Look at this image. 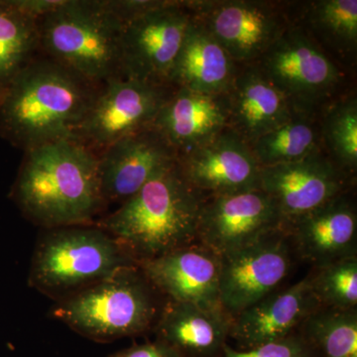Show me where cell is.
Segmentation results:
<instances>
[{"instance_id": "1", "label": "cell", "mask_w": 357, "mask_h": 357, "mask_svg": "<svg viewBox=\"0 0 357 357\" xmlns=\"http://www.w3.org/2000/svg\"><path fill=\"white\" fill-rule=\"evenodd\" d=\"M11 196L47 229L84 225L102 208L98 154L72 138L24 152Z\"/></svg>"}, {"instance_id": "2", "label": "cell", "mask_w": 357, "mask_h": 357, "mask_svg": "<svg viewBox=\"0 0 357 357\" xmlns=\"http://www.w3.org/2000/svg\"><path fill=\"white\" fill-rule=\"evenodd\" d=\"M100 86L46 56L35 57L6 89L0 137L24 152L72 138Z\"/></svg>"}, {"instance_id": "3", "label": "cell", "mask_w": 357, "mask_h": 357, "mask_svg": "<svg viewBox=\"0 0 357 357\" xmlns=\"http://www.w3.org/2000/svg\"><path fill=\"white\" fill-rule=\"evenodd\" d=\"M204 196L177 163L151 178L100 223L139 263L197 243Z\"/></svg>"}, {"instance_id": "4", "label": "cell", "mask_w": 357, "mask_h": 357, "mask_svg": "<svg viewBox=\"0 0 357 357\" xmlns=\"http://www.w3.org/2000/svg\"><path fill=\"white\" fill-rule=\"evenodd\" d=\"M124 22L107 0H63L38 20L39 50L96 86L121 75Z\"/></svg>"}, {"instance_id": "5", "label": "cell", "mask_w": 357, "mask_h": 357, "mask_svg": "<svg viewBox=\"0 0 357 357\" xmlns=\"http://www.w3.org/2000/svg\"><path fill=\"white\" fill-rule=\"evenodd\" d=\"M139 265L64 298L56 319L96 342H112L153 330L163 305Z\"/></svg>"}, {"instance_id": "6", "label": "cell", "mask_w": 357, "mask_h": 357, "mask_svg": "<svg viewBox=\"0 0 357 357\" xmlns=\"http://www.w3.org/2000/svg\"><path fill=\"white\" fill-rule=\"evenodd\" d=\"M134 266L137 261L100 227H58L37 244L29 282L41 292L66 298Z\"/></svg>"}, {"instance_id": "7", "label": "cell", "mask_w": 357, "mask_h": 357, "mask_svg": "<svg viewBox=\"0 0 357 357\" xmlns=\"http://www.w3.org/2000/svg\"><path fill=\"white\" fill-rule=\"evenodd\" d=\"M255 65L300 114L319 116L330 103L356 89V76L293 23Z\"/></svg>"}, {"instance_id": "8", "label": "cell", "mask_w": 357, "mask_h": 357, "mask_svg": "<svg viewBox=\"0 0 357 357\" xmlns=\"http://www.w3.org/2000/svg\"><path fill=\"white\" fill-rule=\"evenodd\" d=\"M174 89L169 84L112 77L98 89L72 139L100 154L121 138L152 126Z\"/></svg>"}, {"instance_id": "9", "label": "cell", "mask_w": 357, "mask_h": 357, "mask_svg": "<svg viewBox=\"0 0 357 357\" xmlns=\"http://www.w3.org/2000/svg\"><path fill=\"white\" fill-rule=\"evenodd\" d=\"M188 6L237 65L255 64L291 24L288 1L188 0Z\"/></svg>"}, {"instance_id": "10", "label": "cell", "mask_w": 357, "mask_h": 357, "mask_svg": "<svg viewBox=\"0 0 357 357\" xmlns=\"http://www.w3.org/2000/svg\"><path fill=\"white\" fill-rule=\"evenodd\" d=\"M192 15L188 0H162L158 6L126 21L121 38V77L170 86Z\"/></svg>"}, {"instance_id": "11", "label": "cell", "mask_w": 357, "mask_h": 357, "mask_svg": "<svg viewBox=\"0 0 357 357\" xmlns=\"http://www.w3.org/2000/svg\"><path fill=\"white\" fill-rule=\"evenodd\" d=\"M284 227L222 257L220 305L232 317L280 288L294 265Z\"/></svg>"}, {"instance_id": "12", "label": "cell", "mask_w": 357, "mask_h": 357, "mask_svg": "<svg viewBox=\"0 0 357 357\" xmlns=\"http://www.w3.org/2000/svg\"><path fill=\"white\" fill-rule=\"evenodd\" d=\"M276 204L260 189L208 197L199 213L197 241L220 257L281 229Z\"/></svg>"}, {"instance_id": "13", "label": "cell", "mask_w": 357, "mask_h": 357, "mask_svg": "<svg viewBox=\"0 0 357 357\" xmlns=\"http://www.w3.org/2000/svg\"><path fill=\"white\" fill-rule=\"evenodd\" d=\"M354 188L356 178L340 170L324 150L291 163L260 168L259 189L276 204L284 223Z\"/></svg>"}, {"instance_id": "14", "label": "cell", "mask_w": 357, "mask_h": 357, "mask_svg": "<svg viewBox=\"0 0 357 357\" xmlns=\"http://www.w3.org/2000/svg\"><path fill=\"white\" fill-rule=\"evenodd\" d=\"M177 151L153 126L121 138L98 154L103 201L126 202L175 165Z\"/></svg>"}, {"instance_id": "15", "label": "cell", "mask_w": 357, "mask_h": 357, "mask_svg": "<svg viewBox=\"0 0 357 357\" xmlns=\"http://www.w3.org/2000/svg\"><path fill=\"white\" fill-rule=\"evenodd\" d=\"M178 165L188 183L206 197L259 189L261 167L248 143L229 128L178 155Z\"/></svg>"}, {"instance_id": "16", "label": "cell", "mask_w": 357, "mask_h": 357, "mask_svg": "<svg viewBox=\"0 0 357 357\" xmlns=\"http://www.w3.org/2000/svg\"><path fill=\"white\" fill-rule=\"evenodd\" d=\"M283 227L295 257L312 266L357 256L356 188Z\"/></svg>"}, {"instance_id": "17", "label": "cell", "mask_w": 357, "mask_h": 357, "mask_svg": "<svg viewBox=\"0 0 357 357\" xmlns=\"http://www.w3.org/2000/svg\"><path fill=\"white\" fill-rule=\"evenodd\" d=\"M139 267L166 301L204 307H222V257L198 241L141 262Z\"/></svg>"}, {"instance_id": "18", "label": "cell", "mask_w": 357, "mask_h": 357, "mask_svg": "<svg viewBox=\"0 0 357 357\" xmlns=\"http://www.w3.org/2000/svg\"><path fill=\"white\" fill-rule=\"evenodd\" d=\"M307 276L275 291L234 317L229 338L239 349H249L290 337L319 307Z\"/></svg>"}, {"instance_id": "19", "label": "cell", "mask_w": 357, "mask_h": 357, "mask_svg": "<svg viewBox=\"0 0 357 357\" xmlns=\"http://www.w3.org/2000/svg\"><path fill=\"white\" fill-rule=\"evenodd\" d=\"M225 96L229 128L249 146L296 114L287 98L255 64L238 65Z\"/></svg>"}, {"instance_id": "20", "label": "cell", "mask_w": 357, "mask_h": 357, "mask_svg": "<svg viewBox=\"0 0 357 357\" xmlns=\"http://www.w3.org/2000/svg\"><path fill=\"white\" fill-rule=\"evenodd\" d=\"M152 126L178 155L187 153L229 128L227 96L175 89Z\"/></svg>"}, {"instance_id": "21", "label": "cell", "mask_w": 357, "mask_h": 357, "mask_svg": "<svg viewBox=\"0 0 357 357\" xmlns=\"http://www.w3.org/2000/svg\"><path fill=\"white\" fill-rule=\"evenodd\" d=\"M234 317L222 307L166 301L153 331L181 357H218L227 344Z\"/></svg>"}, {"instance_id": "22", "label": "cell", "mask_w": 357, "mask_h": 357, "mask_svg": "<svg viewBox=\"0 0 357 357\" xmlns=\"http://www.w3.org/2000/svg\"><path fill=\"white\" fill-rule=\"evenodd\" d=\"M288 13L291 23L340 67L356 77V0L288 1Z\"/></svg>"}, {"instance_id": "23", "label": "cell", "mask_w": 357, "mask_h": 357, "mask_svg": "<svg viewBox=\"0 0 357 357\" xmlns=\"http://www.w3.org/2000/svg\"><path fill=\"white\" fill-rule=\"evenodd\" d=\"M237 68L229 54L192 14L169 84L175 89L225 95Z\"/></svg>"}, {"instance_id": "24", "label": "cell", "mask_w": 357, "mask_h": 357, "mask_svg": "<svg viewBox=\"0 0 357 357\" xmlns=\"http://www.w3.org/2000/svg\"><path fill=\"white\" fill-rule=\"evenodd\" d=\"M260 167L280 165L323 150L319 116L296 112L285 123L250 145Z\"/></svg>"}, {"instance_id": "25", "label": "cell", "mask_w": 357, "mask_h": 357, "mask_svg": "<svg viewBox=\"0 0 357 357\" xmlns=\"http://www.w3.org/2000/svg\"><path fill=\"white\" fill-rule=\"evenodd\" d=\"M38 20L20 10L13 0H0V88L6 89L35 58Z\"/></svg>"}, {"instance_id": "26", "label": "cell", "mask_w": 357, "mask_h": 357, "mask_svg": "<svg viewBox=\"0 0 357 357\" xmlns=\"http://www.w3.org/2000/svg\"><path fill=\"white\" fill-rule=\"evenodd\" d=\"M298 333L314 357H357V309L319 307Z\"/></svg>"}, {"instance_id": "27", "label": "cell", "mask_w": 357, "mask_h": 357, "mask_svg": "<svg viewBox=\"0 0 357 357\" xmlns=\"http://www.w3.org/2000/svg\"><path fill=\"white\" fill-rule=\"evenodd\" d=\"M321 148L333 163L352 177L357 175L356 89L338 98L319 115Z\"/></svg>"}, {"instance_id": "28", "label": "cell", "mask_w": 357, "mask_h": 357, "mask_svg": "<svg viewBox=\"0 0 357 357\" xmlns=\"http://www.w3.org/2000/svg\"><path fill=\"white\" fill-rule=\"evenodd\" d=\"M307 278L319 306L357 309V256L312 266Z\"/></svg>"}, {"instance_id": "29", "label": "cell", "mask_w": 357, "mask_h": 357, "mask_svg": "<svg viewBox=\"0 0 357 357\" xmlns=\"http://www.w3.org/2000/svg\"><path fill=\"white\" fill-rule=\"evenodd\" d=\"M218 357H314L299 333L276 342L249 349H236L225 344Z\"/></svg>"}, {"instance_id": "30", "label": "cell", "mask_w": 357, "mask_h": 357, "mask_svg": "<svg viewBox=\"0 0 357 357\" xmlns=\"http://www.w3.org/2000/svg\"><path fill=\"white\" fill-rule=\"evenodd\" d=\"M109 357H181L177 351L160 340L134 344Z\"/></svg>"}, {"instance_id": "31", "label": "cell", "mask_w": 357, "mask_h": 357, "mask_svg": "<svg viewBox=\"0 0 357 357\" xmlns=\"http://www.w3.org/2000/svg\"><path fill=\"white\" fill-rule=\"evenodd\" d=\"M15 6L32 17H43L47 13H51L57 8L63 0H13Z\"/></svg>"}, {"instance_id": "32", "label": "cell", "mask_w": 357, "mask_h": 357, "mask_svg": "<svg viewBox=\"0 0 357 357\" xmlns=\"http://www.w3.org/2000/svg\"><path fill=\"white\" fill-rule=\"evenodd\" d=\"M4 93H6V89L0 88V102H1L2 98H3Z\"/></svg>"}]
</instances>
